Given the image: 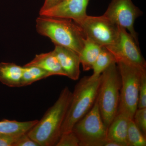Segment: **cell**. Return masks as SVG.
<instances>
[{
    "instance_id": "6da1fadb",
    "label": "cell",
    "mask_w": 146,
    "mask_h": 146,
    "mask_svg": "<svg viewBox=\"0 0 146 146\" xmlns=\"http://www.w3.org/2000/svg\"><path fill=\"white\" fill-rule=\"evenodd\" d=\"M72 96L69 88L65 87L53 105L27 133L39 146H55L57 143Z\"/></svg>"
},
{
    "instance_id": "7a4b0ae2",
    "label": "cell",
    "mask_w": 146,
    "mask_h": 146,
    "mask_svg": "<svg viewBox=\"0 0 146 146\" xmlns=\"http://www.w3.org/2000/svg\"><path fill=\"white\" fill-rule=\"evenodd\" d=\"M36 22V31L39 34L49 38L55 45L68 48L79 54L86 37L81 27L74 21L40 16Z\"/></svg>"
},
{
    "instance_id": "3957f363",
    "label": "cell",
    "mask_w": 146,
    "mask_h": 146,
    "mask_svg": "<svg viewBox=\"0 0 146 146\" xmlns=\"http://www.w3.org/2000/svg\"><path fill=\"white\" fill-rule=\"evenodd\" d=\"M100 76L95 80L85 76L75 87L61 129V135L71 132L76 123L89 112L96 100Z\"/></svg>"
},
{
    "instance_id": "277c9868",
    "label": "cell",
    "mask_w": 146,
    "mask_h": 146,
    "mask_svg": "<svg viewBox=\"0 0 146 146\" xmlns=\"http://www.w3.org/2000/svg\"><path fill=\"white\" fill-rule=\"evenodd\" d=\"M121 87L119 69L117 63H113L101 74L97 97L102 119L107 128L118 112Z\"/></svg>"
},
{
    "instance_id": "5b68a950",
    "label": "cell",
    "mask_w": 146,
    "mask_h": 146,
    "mask_svg": "<svg viewBox=\"0 0 146 146\" xmlns=\"http://www.w3.org/2000/svg\"><path fill=\"white\" fill-rule=\"evenodd\" d=\"M121 79L118 112L133 119L138 108V95L141 77L146 72L121 61L117 62Z\"/></svg>"
},
{
    "instance_id": "8992f818",
    "label": "cell",
    "mask_w": 146,
    "mask_h": 146,
    "mask_svg": "<svg viewBox=\"0 0 146 146\" xmlns=\"http://www.w3.org/2000/svg\"><path fill=\"white\" fill-rule=\"evenodd\" d=\"M107 130L102 119L96 98L93 107L76 123L72 131L78 138L79 146H105Z\"/></svg>"
},
{
    "instance_id": "52a82bcc",
    "label": "cell",
    "mask_w": 146,
    "mask_h": 146,
    "mask_svg": "<svg viewBox=\"0 0 146 146\" xmlns=\"http://www.w3.org/2000/svg\"><path fill=\"white\" fill-rule=\"evenodd\" d=\"M77 24L81 27L86 37L102 47L114 44L117 40L119 27L103 15H87Z\"/></svg>"
},
{
    "instance_id": "ba28073f",
    "label": "cell",
    "mask_w": 146,
    "mask_h": 146,
    "mask_svg": "<svg viewBox=\"0 0 146 146\" xmlns=\"http://www.w3.org/2000/svg\"><path fill=\"white\" fill-rule=\"evenodd\" d=\"M119 36L114 44L106 48L113 54L116 60L121 61L146 72L145 60L138 45L125 29L119 27Z\"/></svg>"
},
{
    "instance_id": "9c48e42d",
    "label": "cell",
    "mask_w": 146,
    "mask_h": 146,
    "mask_svg": "<svg viewBox=\"0 0 146 146\" xmlns=\"http://www.w3.org/2000/svg\"><path fill=\"white\" fill-rule=\"evenodd\" d=\"M142 14L131 0H112L103 16L118 26L127 30L139 46L134 24L136 18Z\"/></svg>"
},
{
    "instance_id": "30bf717a",
    "label": "cell",
    "mask_w": 146,
    "mask_h": 146,
    "mask_svg": "<svg viewBox=\"0 0 146 146\" xmlns=\"http://www.w3.org/2000/svg\"><path fill=\"white\" fill-rule=\"evenodd\" d=\"M90 0H63L57 5L39 12L41 16L70 19L78 23L87 16L86 8Z\"/></svg>"
},
{
    "instance_id": "8fae6325",
    "label": "cell",
    "mask_w": 146,
    "mask_h": 146,
    "mask_svg": "<svg viewBox=\"0 0 146 146\" xmlns=\"http://www.w3.org/2000/svg\"><path fill=\"white\" fill-rule=\"evenodd\" d=\"M53 52L58 59L66 76L72 80H78L80 74V62L78 54L68 48L58 45H55Z\"/></svg>"
},
{
    "instance_id": "7c38bea8",
    "label": "cell",
    "mask_w": 146,
    "mask_h": 146,
    "mask_svg": "<svg viewBox=\"0 0 146 146\" xmlns=\"http://www.w3.org/2000/svg\"><path fill=\"white\" fill-rule=\"evenodd\" d=\"M129 119L118 112L108 128L107 138L120 146H127V134Z\"/></svg>"
},
{
    "instance_id": "4fadbf2b",
    "label": "cell",
    "mask_w": 146,
    "mask_h": 146,
    "mask_svg": "<svg viewBox=\"0 0 146 146\" xmlns=\"http://www.w3.org/2000/svg\"><path fill=\"white\" fill-rule=\"evenodd\" d=\"M25 65L37 66L47 71L51 76H66L58 59L53 51L49 52L36 55L33 60Z\"/></svg>"
},
{
    "instance_id": "5bb4252c",
    "label": "cell",
    "mask_w": 146,
    "mask_h": 146,
    "mask_svg": "<svg viewBox=\"0 0 146 146\" xmlns=\"http://www.w3.org/2000/svg\"><path fill=\"white\" fill-rule=\"evenodd\" d=\"M23 70L14 63H0V82L9 87H21Z\"/></svg>"
},
{
    "instance_id": "9a60e30c",
    "label": "cell",
    "mask_w": 146,
    "mask_h": 146,
    "mask_svg": "<svg viewBox=\"0 0 146 146\" xmlns=\"http://www.w3.org/2000/svg\"><path fill=\"white\" fill-rule=\"evenodd\" d=\"M102 47L86 37L83 48L79 54L80 64L85 71L92 69Z\"/></svg>"
},
{
    "instance_id": "2e32d148",
    "label": "cell",
    "mask_w": 146,
    "mask_h": 146,
    "mask_svg": "<svg viewBox=\"0 0 146 146\" xmlns=\"http://www.w3.org/2000/svg\"><path fill=\"white\" fill-rule=\"evenodd\" d=\"M38 120L20 122L15 120L3 119L0 121V133L19 136L27 133Z\"/></svg>"
},
{
    "instance_id": "e0dca14e",
    "label": "cell",
    "mask_w": 146,
    "mask_h": 146,
    "mask_svg": "<svg viewBox=\"0 0 146 146\" xmlns=\"http://www.w3.org/2000/svg\"><path fill=\"white\" fill-rule=\"evenodd\" d=\"M113 63H116V59L113 54L105 47H102L99 55L93 65L94 73L89 79L95 80L99 78L102 73Z\"/></svg>"
},
{
    "instance_id": "ac0fdd59",
    "label": "cell",
    "mask_w": 146,
    "mask_h": 146,
    "mask_svg": "<svg viewBox=\"0 0 146 146\" xmlns=\"http://www.w3.org/2000/svg\"><path fill=\"white\" fill-rule=\"evenodd\" d=\"M21 86H28L38 80L51 76L42 68L35 66H23Z\"/></svg>"
},
{
    "instance_id": "d6986e66",
    "label": "cell",
    "mask_w": 146,
    "mask_h": 146,
    "mask_svg": "<svg viewBox=\"0 0 146 146\" xmlns=\"http://www.w3.org/2000/svg\"><path fill=\"white\" fill-rule=\"evenodd\" d=\"M127 146H146V136L134 123L133 119L129 120L127 134Z\"/></svg>"
},
{
    "instance_id": "ffe728a7",
    "label": "cell",
    "mask_w": 146,
    "mask_h": 146,
    "mask_svg": "<svg viewBox=\"0 0 146 146\" xmlns=\"http://www.w3.org/2000/svg\"><path fill=\"white\" fill-rule=\"evenodd\" d=\"M133 120L136 126L146 136V108H137Z\"/></svg>"
},
{
    "instance_id": "44dd1931",
    "label": "cell",
    "mask_w": 146,
    "mask_h": 146,
    "mask_svg": "<svg viewBox=\"0 0 146 146\" xmlns=\"http://www.w3.org/2000/svg\"><path fill=\"white\" fill-rule=\"evenodd\" d=\"M80 141L73 131L64 133L60 136L56 146H79Z\"/></svg>"
},
{
    "instance_id": "7402d4cb",
    "label": "cell",
    "mask_w": 146,
    "mask_h": 146,
    "mask_svg": "<svg viewBox=\"0 0 146 146\" xmlns=\"http://www.w3.org/2000/svg\"><path fill=\"white\" fill-rule=\"evenodd\" d=\"M146 108V72L143 73L139 87L138 108Z\"/></svg>"
},
{
    "instance_id": "603a6c76",
    "label": "cell",
    "mask_w": 146,
    "mask_h": 146,
    "mask_svg": "<svg viewBox=\"0 0 146 146\" xmlns=\"http://www.w3.org/2000/svg\"><path fill=\"white\" fill-rule=\"evenodd\" d=\"M13 146H39L36 142L30 138L27 133L18 136Z\"/></svg>"
},
{
    "instance_id": "cb8c5ba5",
    "label": "cell",
    "mask_w": 146,
    "mask_h": 146,
    "mask_svg": "<svg viewBox=\"0 0 146 146\" xmlns=\"http://www.w3.org/2000/svg\"><path fill=\"white\" fill-rule=\"evenodd\" d=\"M18 137L0 133V146H13Z\"/></svg>"
},
{
    "instance_id": "d4e9b609",
    "label": "cell",
    "mask_w": 146,
    "mask_h": 146,
    "mask_svg": "<svg viewBox=\"0 0 146 146\" xmlns=\"http://www.w3.org/2000/svg\"><path fill=\"white\" fill-rule=\"evenodd\" d=\"M63 0H45L43 6L39 12L44 11L52 8L62 1Z\"/></svg>"
}]
</instances>
